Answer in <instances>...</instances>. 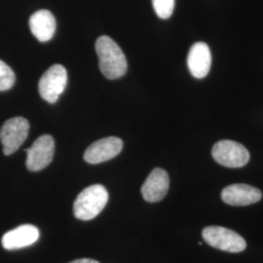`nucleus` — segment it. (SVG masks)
I'll use <instances>...</instances> for the list:
<instances>
[{"label": "nucleus", "mask_w": 263, "mask_h": 263, "mask_svg": "<svg viewBox=\"0 0 263 263\" xmlns=\"http://www.w3.org/2000/svg\"><path fill=\"white\" fill-rule=\"evenodd\" d=\"M100 69L107 79H117L127 71V60L122 49L109 36H101L96 41Z\"/></svg>", "instance_id": "1"}, {"label": "nucleus", "mask_w": 263, "mask_h": 263, "mask_svg": "<svg viewBox=\"0 0 263 263\" xmlns=\"http://www.w3.org/2000/svg\"><path fill=\"white\" fill-rule=\"evenodd\" d=\"M108 202V192L102 184L82 190L74 201L73 214L80 220H91L99 216Z\"/></svg>", "instance_id": "2"}, {"label": "nucleus", "mask_w": 263, "mask_h": 263, "mask_svg": "<svg viewBox=\"0 0 263 263\" xmlns=\"http://www.w3.org/2000/svg\"><path fill=\"white\" fill-rule=\"evenodd\" d=\"M202 236L211 247L228 253H241L247 247L242 236L222 226H208L203 229Z\"/></svg>", "instance_id": "3"}, {"label": "nucleus", "mask_w": 263, "mask_h": 263, "mask_svg": "<svg viewBox=\"0 0 263 263\" xmlns=\"http://www.w3.org/2000/svg\"><path fill=\"white\" fill-rule=\"evenodd\" d=\"M67 72L65 66L54 65L50 66L41 76L38 84L39 94L49 104H55L66 89Z\"/></svg>", "instance_id": "4"}, {"label": "nucleus", "mask_w": 263, "mask_h": 263, "mask_svg": "<svg viewBox=\"0 0 263 263\" xmlns=\"http://www.w3.org/2000/svg\"><path fill=\"white\" fill-rule=\"evenodd\" d=\"M212 155L218 164L227 168H242L250 161V153L243 144L228 140L216 142Z\"/></svg>", "instance_id": "5"}, {"label": "nucleus", "mask_w": 263, "mask_h": 263, "mask_svg": "<svg viewBox=\"0 0 263 263\" xmlns=\"http://www.w3.org/2000/svg\"><path fill=\"white\" fill-rule=\"evenodd\" d=\"M29 123L24 117L8 119L0 129V141L3 146V153L11 155L18 151L28 136Z\"/></svg>", "instance_id": "6"}, {"label": "nucleus", "mask_w": 263, "mask_h": 263, "mask_svg": "<svg viewBox=\"0 0 263 263\" xmlns=\"http://www.w3.org/2000/svg\"><path fill=\"white\" fill-rule=\"evenodd\" d=\"M27 152V168L30 172L45 169L52 162L55 153V141L52 136H40L32 145L25 149Z\"/></svg>", "instance_id": "7"}, {"label": "nucleus", "mask_w": 263, "mask_h": 263, "mask_svg": "<svg viewBox=\"0 0 263 263\" xmlns=\"http://www.w3.org/2000/svg\"><path fill=\"white\" fill-rule=\"evenodd\" d=\"M123 149V141L116 137L104 138L93 142L84 153V160L89 164H100L116 157Z\"/></svg>", "instance_id": "8"}, {"label": "nucleus", "mask_w": 263, "mask_h": 263, "mask_svg": "<svg viewBox=\"0 0 263 263\" xmlns=\"http://www.w3.org/2000/svg\"><path fill=\"white\" fill-rule=\"evenodd\" d=\"M170 187V178L165 170H153L141 186V195L146 202L156 203L167 195Z\"/></svg>", "instance_id": "9"}, {"label": "nucleus", "mask_w": 263, "mask_h": 263, "mask_svg": "<svg viewBox=\"0 0 263 263\" xmlns=\"http://www.w3.org/2000/svg\"><path fill=\"white\" fill-rule=\"evenodd\" d=\"M261 197L262 193L259 189L244 183L228 185L221 192L222 201L231 206H249L257 203Z\"/></svg>", "instance_id": "10"}, {"label": "nucleus", "mask_w": 263, "mask_h": 263, "mask_svg": "<svg viewBox=\"0 0 263 263\" xmlns=\"http://www.w3.org/2000/svg\"><path fill=\"white\" fill-rule=\"evenodd\" d=\"M212 65V54L205 42H196L187 56L188 69L192 76L201 79L208 76Z\"/></svg>", "instance_id": "11"}, {"label": "nucleus", "mask_w": 263, "mask_h": 263, "mask_svg": "<svg viewBox=\"0 0 263 263\" xmlns=\"http://www.w3.org/2000/svg\"><path fill=\"white\" fill-rule=\"evenodd\" d=\"M39 235L37 227L31 224H24L4 234L1 242L5 250L14 251L36 243Z\"/></svg>", "instance_id": "12"}, {"label": "nucleus", "mask_w": 263, "mask_h": 263, "mask_svg": "<svg viewBox=\"0 0 263 263\" xmlns=\"http://www.w3.org/2000/svg\"><path fill=\"white\" fill-rule=\"evenodd\" d=\"M29 28L40 42L51 40L56 31V19L48 10H38L29 18Z\"/></svg>", "instance_id": "13"}, {"label": "nucleus", "mask_w": 263, "mask_h": 263, "mask_svg": "<svg viewBox=\"0 0 263 263\" xmlns=\"http://www.w3.org/2000/svg\"><path fill=\"white\" fill-rule=\"evenodd\" d=\"M16 81L14 71L4 62L0 61V92L11 89Z\"/></svg>", "instance_id": "14"}, {"label": "nucleus", "mask_w": 263, "mask_h": 263, "mask_svg": "<svg viewBox=\"0 0 263 263\" xmlns=\"http://www.w3.org/2000/svg\"><path fill=\"white\" fill-rule=\"evenodd\" d=\"M176 0H152L155 13L160 19H169L175 9Z\"/></svg>", "instance_id": "15"}, {"label": "nucleus", "mask_w": 263, "mask_h": 263, "mask_svg": "<svg viewBox=\"0 0 263 263\" xmlns=\"http://www.w3.org/2000/svg\"><path fill=\"white\" fill-rule=\"evenodd\" d=\"M69 263H100L97 260L91 259V258H80V259H76L73 261H70Z\"/></svg>", "instance_id": "16"}]
</instances>
